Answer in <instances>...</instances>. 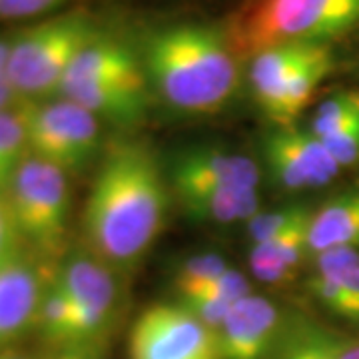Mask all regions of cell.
I'll list each match as a JSON object with an SVG mask.
<instances>
[{
  "label": "cell",
  "mask_w": 359,
  "mask_h": 359,
  "mask_svg": "<svg viewBox=\"0 0 359 359\" xmlns=\"http://www.w3.org/2000/svg\"><path fill=\"white\" fill-rule=\"evenodd\" d=\"M98 36L86 14L70 13L34 25L11 40V82L22 100L58 94L80 50Z\"/></svg>",
  "instance_id": "5"
},
{
  "label": "cell",
  "mask_w": 359,
  "mask_h": 359,
  "mask_svg": "<svg viewBox=\"0 0 359 359\" xmlns=\"http://www.w3.org/2000/svg\"><path fill=\"white\" fill-rule=\"evenodd\" d=\"M230 268L231 266L228 264V259L218 252L194 254L180 266L174 276V287H176L178 299H186V297L200 294Z\"/></svg>",
  "instance_id": "23"
},
{
  "label": "cell",
  "mask_w": 359,
  "mask_h": 359,
  "mask_svg": "<svg viewBox=\"0 0 359 359\" xmlns=\"http://www.w3.org/2000/svg\"><path fill=\"white\" fill-rule=\"evenodd\" d=\"M8 65H11V40L0 36V112L14 110L25 102L11 82Z\"/></svg>",
  "instance_id": "27"
},
{
  "label": "cell",
  "mask_w": 359,
  "mask_h": 359,
  "mask_svg": "<svg viewBox=\"0 0 359 359\" xmlns=\"http://www.w3.org/2000/svg\"><path fill=\"white\" fill-rule=\"evenodd\" d=\"M182 212L190 219L204 224L230 226L238 222H250L262 212L259 190H238V192H219L198 196L178 202Z\"/></svg>",
  "instance_id": "19"
},
{
  "label": "cell",
  "mask_w": 359,
  "mask_h": 359,
  "mask_svg": "<svg viewBox=\"0 0 359 359\" xmlns=\"http://www.w3.org/2000/svg\"><path fill=\"white\" fill-rule=\"evenodd\" d=\"M22 236L16 226L6 194H0V266L22 254Z\"/></svg>",
  "instance_id": "25"
},
{
  "label": "cell",
  "mask_w": 359,
  "mask_h": 359,
  "mask_svg": "<svg viewBox=\"0 0 359 359\" xmlns=\"http://www.w3.org/2000/svg\"><path fill=\"white\" fill-rule=\"evenodd\" d=\"M118 269L86 250L62 259L54 278L65 287L74 309V341H100L122 308Z\"/></svg>",
  "instance_id": "8"
},
{
  "label": "cell",
  "mask_w": 359,
  "mask_h": 359,
  "mask_svg": "<svg viewBox=\"0 0 359 359\" xmlns=\"http://www.w3.org/2000/svg\"><path fill=\"white\" fill-rule=\"evenodd\" d=\"M359 122V90H339L332 96H327L316 108L309 122V132L325 140L341 130L349 128Z\"/></svg>",
  "instance_id": "22"
},
{
  "label": "cell",
  "mask_w": 359,
  "mask_h": 359,
  "mask_svg": "<svg viewBox=\"0 0 359 359\" xmlns=\"http://www.w3.org/2000/svg\"><path fill=\"white\" fill-rule=\"evenodd\" d=\"M283 325L276 302L250 294L230 309L216 330L219 359H268Z\"/></svg>",
  "instance_id": "13"
},
{
  "label": "cell",
  "mask_w": 359,
  "mask_h": 359,
  "mask_svg": "<svg viewBox=\"0 0 359 359\" xmlns=\"http://www.w3.org/2000/svg\"><path fill=\"white\" fill-rule=\"evenodd\" d=\"M22 118L28 152L68 172L86 168L100 148V120L68 98L25 100Z\"/></svg>",
  "instance_id": "7"
},
{
  "label": "cell",
  "mask_w": 359,
  "mask_h": 359,
  "mask_svg": "<svg viewBox=\"0 0 359 359\" xmlns=\"http://www.w3.org/2000/svg\"><path fill=\"white\" fill-rule=\"evenodd\" d=\"M262 158L271 182L285 192L325 188L344 170L318 136L295 126L271 130L262 142Z\"/></svg>",
  "instance_id": "11"
},
{
  "label": "cell",
  "mask_w": 359,
  "mask_h": 359,
  "mask_svg": "<svg viewBox=\"0 0 359 359\" xmlns=\"http://www.w3.org/2000/svg\"><path fill=\"white\" fill-rule=\"evenodd\" d=\"M308 292L332 316L359 327V250H332L313 257Z\"/></svg>",
  "instance_id": "15"
},
{
  "label": "cell",
  "mask_w": 359,
  "mask_h": 359,
  "mask_svg": "<svg viewBox=\"0 0 359 359\" xmlns=\"http://www.w3.org/2000/svg\"><path fill=\"white\" fill-rule=\"evenodd\" d=\"M341 339L316 321L297 318L285 321L268 359H339Z\"/></svg>",
  "instance_id": "18"
},
{
  "label": "cell",
  "mask_w": 359,
  "mask_h": 359,
  "mask_svg": "<svg viewBox=\"0 0 359 359\" xmlns=\"http://www.w3.org/2000/svg\"><path fill=\"white\" fill-rule=\"evenodd\" d=\"M48 282L25 254L0 266V351L36 325Z\"/></svg>",
  "instance_id": "14"
},
{
  "label": "cell",
  "mask_w": 359,
  "mask_h": 359,
  "mask_svg": "<svg viewBox=\"0 0 359 359\" xmlns=\"http://www.w3.org/2000/svg\"><path fill=\"white\" fill-rule=\"evenodd\" d=\"M144 70L156 94L184 114H210L233 96L240 82L230 39L210 26L164 28L148 40Z\"/></svg>",
  "instance_id": "2"
},
{
  "label": "cell",
  "mask_w": 359,
  "mask_h": 359,
  "mask_svg": "<svg viewBox=\"0 0 359 359\" xmlns=\"http://www.w3.org/2000/svg\"><path fill=\"white\" fill-rule=\"evenodd\" d=\"M0 359H28V358L20 355V353H16V351H11V349H2V351H0Z\"/></svg>",
  "instance_id": "30"
},
{
  "label": "cell",
  "mask_w": 359,
  "mask_h": 359,
  "mask_svg": "<svg viewBox=\"0 0 359 359\" xmlns=\"http://www.w3.org/2000/svg\"><path fill=\"white\" fill-rule=\"evenodd\" d=\"M44 359H104V355L96 341H72L52 347V351Z\"/></svg>",
  "instance_id": "28"
},
{
  "label": "cell",
  "mask_w": 359,
  "mask_h": 359,
  "mask_svg": "<svg viewBox=\"0 0 359 359\" xmlns=\"http://www.w3.org/2000/svg\"><path fill=\"white\" fill-rule=\"evenodd\" d=\"M308 230L309 222H306L282 236L252 245L248 259L254 278L269 285L290 282L309 257Z\"/></svg>",
  "instance_id": "17"
},
{
  "label": "cell",
  "mask_w": 359,
  "mask_h": 359,
  "mask_svg": "<svg viewBox=\"0 0 359 359\" xmlns=\"http://www.w3.org/2000/svg\"><path fill=\"white\" fill-rule=\"evenodd\" d=\"M170 194L166 172L146 142L114 144L84 205L86 248L118 271L136 268L166 226Z\"/></svg>",
  "instance_id": "1"
},
{
  "label": "cell",
  "mask_w": 359,
  "mask_h": 359,
  "mask_svg": "<svg viewBox=\"0 0 359 359\" xmlns=\"http://www.w3.org/2000/svg\"><path fill=\"white\" fill-rule=\"evenodd\" d=\"M20 106L0 112V194L8 190L14 174L30 154Z\"/></svg>",
  "instance_id": "21"
},
{
  "label": "cell",
  "mask_w": 359,
  "mask_h": 359,
  "mask_svg": "<svg viewBox=\"0 0 359 359\" xmlns=\"http://www.w3.org/2000/svg\"><path fill=\"white\" fill-rule=\"evenodd\" d=\"M34 330H39L42 339L48 341L52 347L74 341V309L65 287L54 276L42 295Z\"/></svg>",
  "instance_id": "20"
},
{
  "label": "cell",
  "mask_w": 359,
  "mask_h": 359,
  "mask_svg": "<svg viewBox=\"0 0 359 359\" xmlns=\"http://www.w3.org/2000/svg\"><path fill=\"white\" fill-rule=\"evenodd\" d=\"M130 359H219L218 337L186 306L154 304L136 318Z\"/></svg>",
  "instance_id": "9"
},
{
  "label": "cell",
  "mask_w": 359,
  "mask_h": 359,
  "mask_svg": "<svg viewBox=\"0 0 359 359\" xmlns=\"http://www.w3.org/2000/svg\"><path fill=\"white\" fill-rule=\"evenodd\" d=\"M359 25V0H254L233 22L236 54L280 44H323Z\"/></svg>",
  "instance_id": "3"
},
{
  "label": "cell",
  "mask_w": 359,
  "mask_h": 359,
  "mask_svg": "<svg viewBox=\"0 0 359 359\" xmlns=\"http://www.w3.org/2000/svg\"><path fill=\"white\" fill-rule=\"evenodd\" d=\"M334 68L325 44H280L252 56V98L276 126H294L323 78Z\"/></svg>",
  "instance_id": "4"
},
{
  "label": "cell",
  "mask_w": 359,
  "mask_h": 359,
  "mask_svg": "<svg viewBox=\"0 0 359 359\" xmlns=\"http://www.w3.org/2000/svg\"><path fill=\"white\" fill-rule=\"evenodd\" d=\"M308 245L309 257L332 250H359V180L313 210Z\"/></svg>",
  "instance_id": "16"
},
{
  "label": "cell",
  "mask_w": 359,
  "mask_h": 359,
  "mask_svg": "<svg viewBox=\"0 0 359 359\" xmlns=\"http://www.w3.org/2000/svg\"><path fill=\"white\" fill-rule=\"evenodd\" d=\"M168 184L178 202L219 192L259 190L262 168L254 158L212 146L180 150L168 162Z\"/></svg>",
  "instance_id": "10"
},
{
  "label": "cell",
  "mask_w": 359,
  "mask_h": 359,
  "mask_svg": "<svg viewBox=\"0 0 359 359\" xmlns=\"http://www.w3.org/2000/svg\"><path fill=\"white\" fill-rule=\"evenodd\" d=\"M4 194L26 244L42 257L60 256L70 216V188L65 170L28 154Z\"/></svg>",
  "instance_id": "6"
},
{
  "label": "cell",
  "mask_w": 359,
  "mask_h": 359,
  "mask_svg": "<svg viewBox=\"0 0 359 359\" xmlns=\"http://www.w3.org/2000/svg\"><path fill=\"white\" fill-rule=\"evenodd\" d=\"M339 359H359V341H351V339L344 337L341 349H339Z\"/></svg>",
  "instance_id": "29"
},
{
  "label": "cell",
  "mask_w": 359,
  "mask_h": 359,
  "mask_svg": "<svg viewBox=\"0 0 359 359\" xmlns=\"http://www.w3.org/2000/svg\"><path fill=\"white\" fill-rule=\"evenodd\" d=\"M146 70L98 74V76L65 80L58 96L80 104L98 120H108L116 126L140 124L148 110Z\"/></svg>",
  "instance_id": "12"
},
{
  "label": "cell",
  "mask_w": 359,
  "mask_h": 359,
  "mask_svg": "<svg viewBox=\"0 0 359 359\" xmlns=\"http://www.w3.org/2000/svg\"><path fill=\"white\" fill-rule=\"evenodd\" d=\"M66 0H0V18L2 20H18V18H34L60 8Z\"/></svg>",
  "instance_id": "26"
},
{
  "label": "cell",
  "mask_w": 359,
  "mask_h": 359,
  "mask_svg": "<svg viewBox=\"0 0 359 359\" xmlns=\"http://www.w3.org/2000/svg\"><path fill=\"white\" fill-rule=\"evenodd\" d=\"M311 214H313L311 205L304 202H292V204L280 205L273 210H262L250 222H245V231L252 245L262 244L276 236H282L299 224L309 222Z\"/></svg>",
  "instance_id": "24"
}]
</instances>
